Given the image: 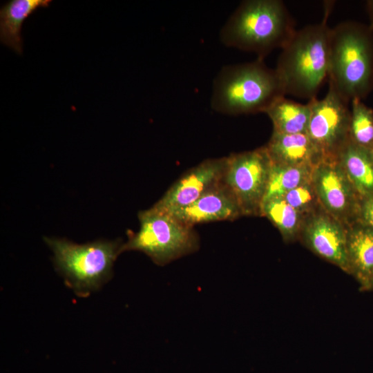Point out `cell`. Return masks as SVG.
Returning <instances> with one entry per match:
<instances>
[{
    "instance_id": "obj_1",
    "label": "cell",
    "mask_w": 373,
    "mask_h": 373,
    "mask_svg": "<svg viewBox=\"0 0 373 373\" xmlns=\"http://www.w3.org/2000/svg\"><path fill=\"white\" fill-rule=\"evenodd\" d=\"M331 8V3L325 8L321 22L296 30L281 49L275 69L286 95L310 100L328 78Z\"/></svg>"
},
{
    "instance_id": "obj_2",
    "label": "cell",
    "mask_w": 373,
    "mask_h": 373,
    "mask_svg": "<svg viewBox=\"0 0 373 373\" xmlns=\"http://www.w3.org/2000/svg\"><path fill=\"white\" fill-rule=\"evenodd\" d=\"M328 82L347 102L373 90V30L356 21L330 28Z\"/></svg>"
},
{
    "instance_id": "obj_3",
    "label": "cell",
    "mask_w": 373,
    "mask_h": 373,
    "mask_svg": "<svg viewBox=\"0 0 373 373\" xmlns=\"http://www.w3.org/2000/svg\"><path fill=\"white\" fill-rule=\"evenodd\" d=\"M296 29L292 17L280 0H247L230 16L220 32L226 46L251 52L262 59L282 49Z\"/></svg>"
},
{
    "instance_id": "obj_4",
    "label": "cell",
    "mask_w": 373,
    "mask_h": 373,
    "mask_svg": "<svg viewBox=\"0 0 373 373\" xmlns=\"http://www.w3.org/2000/svg\"><path fill=\"white\" fill-rule=\"evenodd\" d=\"M284 96L285 90L276 69L258 58L220 70L213 81L211 106L215 111L229 115L265 113Z\"/></svg>"
},
{
    "instance_id": "obj_5",
    "label": "cell",
    "mask_w": 373,
    "mask_h": 373,
    "mask_svg": "<svg viewBox=\"0 0 373 373\" xmlns=\"http://www.w3.org/2000/svg\"><path fill=\"white\" fill-rule=\"evenodd\" d=\"M53 252V262L66 285L79 296L99 289L113 276V267L122 252L120 240H98L77 244L65 238H44Z\"/></svg>"
},
{
    "instance_id": "obj_6",
    "label": "cell",
    "mask_w": 373,
    "mask_h": 373,
    "mask_svg": "<svg viewBox=\"0 0 373 373\" xmlns=\"http://www.w3.org/2000/svg\"><path fill=\"white\" fill-rule=\"evenodd\" d=\"M140 229L128 233L122 252L135 250L144 253L157 265H165L195 251L199 238L193 227L172 214L153 207L138 213Z\"/></svg>"
},
{
    "instance_id": "obj_7",
    "label": "cell",
    "mask_w": 373,
    "mask_h": 373,
    "mask_svg": "<svg viewBox=\"0 0 373 373\" xmlns=\"http://www.w3.org/2000/svg\"><path fill=\"white\" fill-rule=\"evenodd\" d=\"M271 164L265 146L227 157L222 182L233 195L243 216H260Z\"/></svg>"
},
{
    "instance_id": "obj_8",
    "label": "cell",
    "mask_w": 373,
    "mask_h": 373,
    "mask_svg": "<svg viewBox=\"0 0 373 373\" xmlns=\"http://www.w3.org/2000/svg\"><path fill=\"white\" fill-rule=\"evenodd\" d=\"M311 115L307 133L323 159H336L350 141V108L329 84L328 90L321 99L308 101Z\"/></svg>"
},
{
    "instance_id": "obj_9",
    "label": "cell",
    "mask_w": 373,
    "mask_h": 373,
    "mask_svg": "<svg viewBox=\"0 0 373 373\" xmlns=\"http://www.w3.org/2000/svg\"><path fill=\"white\" fill-rule=\"evenodd\" d=\"M312 182L321 207L347 227L359 220L363 198L334 159H323L312 169Z\"/></svg>"
},
{
    "instance_id": "obj_10",
    "label": "cell",
    "mask_w": 373,
    "mask_h": 373,
    "mask_svg": "<svg viewBox=\"0 0 373 373\" xmlns=\"http://www.w3.org/2000/svg\"><path fill=\"white\" fill-rule=\"evenodd\" d=\"M298 240L314 254L348 274L346 227L323 208L305 217Z\"/></svg>"
},
{
    "instance_id": "obj_11",
    "label": "cell",
    "mask_w": 373,
    "mask_h": 373,
    "mask_svg": "<svg viewBox=\"0 0 373 373\" xmlns=\"http://www.w3.org/2000/svg\"><path fill=\"white\" fill-rule=\"evenodd\" d=\"M226 164L227 157L205 160L178 179L151 207L171 213L192 204L222 182Z\"/></svg>"
},
{
    "instance_id": "obj_12",
    "label": "cell",
    "mask_w": 373,
    "mask_h": 373,
    "mask_svg": "<svg viewBox=\"0 0 373 373\" xmlns=\"http://www.w3.org/2000/svg\"><path fill=\"white\" fill-rule=\"evenodd\" d=\"M169 213L193 227L198 224L234 220L243 216L237 200L222 181L192 204Z\"/></svg>"
},
{
    "instance_id": "obj_13",
    "label": "cell",
    "mask_w": 373,
    "mask_h": 373,
    "mask_svg": "<svg viewBox=\"0 0 373 373\" xmlns=\"http://www.w3.org/2000/svg\"><path fill=\"white\" fill-rule=\"evenodd\" d=\"M265 146L275 164L314 167L323 160L307 133L284 134L273 131Z\"/></svg>"
},
{
    "instance_id": "obj_14",
    "label": "cell",
    "mask_w": 373,
    "mask_h": 373,
    "mask_svg": "<svg viewBox=\"0 0 373 373\" xmlns=\"http://www.w3.org/2000/svg\"><path fill=\"white\" fill-rule=\"evenodd\" d=\"M348 274L365 291L373 279V229L360 220L346 227Z\"/></svg>"
},
{
    "instance_id": "obj_15",
    "label": "cell",
    "mask_w": 373,
    "mask_h": 373,
    "mask_svg": "<svg viewBox=\"0 0 373 373\" xmlns=\"http://www.w3.org/2000/svg\"><path fill=\"white\" fill-rule=\"evenodd\" d=\"M363 198H373V151L350 140L336 159Z\"/></svg>"
},
{
    "instance_id": "obj_16",
    "label": "cell",
    "mask_w": 373,
    "mask_h": 373,
    "mask_svg": "<svg viewBox=\"0 0 373 373\" xmlns=\"http://www.w3.org/2000/svg\"><path fill=\"white\" fill-rule=\"evenodd\" d=\"M50 0H10L0 10V41L19 55L23 52L21 28L24 21Z\"/></svg>"
},
{
    "instance_id": "obj_17",
    "label": "cell",
    "mask_w": 373,
    "mask_h": 373,
    "mask_svg": "<svg viewBox=\"0 0 373 373\" xmlns=\"http://www.w3.org/2000/svg\"><path fill=\"white\" fill-rule=\"evenodd\" d=\"M265 113L272 122L273 131L295 134L307 133L311 110L308 102L300 104L284 96L276 100Z\"/></svg>"
},
{
    "instance_id": "obj_18",
    "label": "cell",
    "mask_w": 373,
    "mask_h": 373,
    "mask_svg": "<svg viewBox=\"0 0 373 373\" xmlns=\"http://www.w3.org/2000/svg\"><path fill=\"white\" fill-rule=\"evenodd\" d=\"M260 216L266 217L278 229L283 239L287 242L299 239L306 217L283 198H275L263 202L260 208Z\"/></svg>"
},
{
    "instance_id": "obj_19",
    "label": "cell",
    "mask_w": 373,
    "mask_h": 373,
    "mask_svg": "<svg viewBox=\"0 0 373 373\" xmlns=\"http://www.w3.org/2000/svg\"><path fill=\"white\" fill-rule=\"evenodd\" d=\"M313 168L272 164L262 202L281 198L294 188L309 181Z\"/></svg>"
},
{
    "instance_id": "obj_20",
    "label": "cell",
    "mask_w": 373,
    "mask_h": 373,
    "mask_svg": "<svg viewBox=\"0 0 373 373\" xmlns=\"http://www.w3.org/2000/svg\"><path fill=\"white\" fill-rule=\"evenodd\" d=\"M350 140L372 150L373 109L359 99L351 101Z\"/></svg>"
},
{
    "instance_id": "obj_21",
    "label": "cell",
    "mask_w": 373,
    "mask_h": 373,
    "mask_svg": "<svg viewBox=\"0 0 373 373\" xmlns=\"http://www.w3.org/2000/svg\"><path fill=\"white\" fill-rule=\"evenodd\" d=\"M281 198L305 216L322 208L312 182V178L309 181L294 188Z\"/></svg>"
},
{
    "instance_id": "obj_22",
    "label": "cell",
    "mask_w": 373,
    "mask_h": 373,
    "mask_svg": "<svg viewBox=\"0 0 373 373\" xmlns=\"http://www.w3.org/2000/svg\"><path fill=\"white\" fill-rule=\"evenodd\" d=\"M359 220L373 229V198L362 199Z\"/></svg>"
},
{
    "instance_id": "obj_23",
    "label": "cell",
    "mask_w": 373,
    "mask_h": 373,
    "mask_svg": "<svg viewBox=\"0 0 373 373\" xmlns=\"http://www.w3.org/2000/svg\"><path fill=\"white\" fill-rule=\"evenodd\" d=\"M365 4L369 21L368 26L373 30V0L367 1Z\"/></svg>"
},
{
    "instance_id": "obj_24",
    "label": "cell",
    "mask_w": 373,
    "mask_h": 373,
    "mask_svg": "<svg viewBox=\"0 0 373 373\" xmlns=\"http://www.w3.org/2000/svg\"><path fill=\"white\" fill-rule=\"evenodd\" d=\"M373 291V279L370 282L365 291Z\"/></svg>"
},
{
    "instance_id": "obj_25",
    "label": "cell",
    "mask_w": 373,
    "mask_h": 373,
    "mask_svg": "<svg viewBox=\"0 0 373 373\" xmlns=\"http://www.w3.org/2000/svg\"><path fill=\"white\" fill-rule=\"evenodd\" d=\"M372 151H373V147H372Z\"/></svg>"
}]
</instances>
